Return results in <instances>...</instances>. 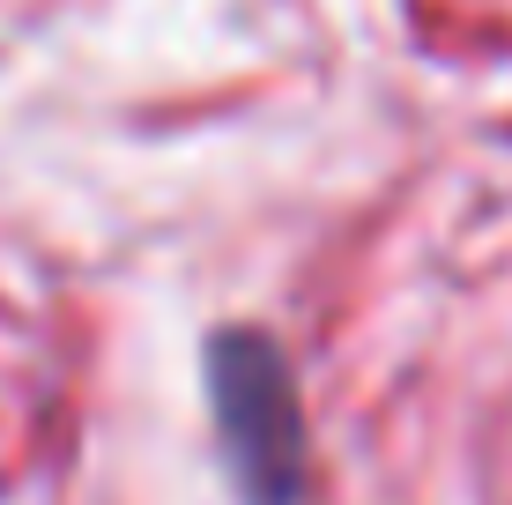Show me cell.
<instances>
[{
    "label": "cell",
    "mask_w": 512,
    "mask_h": 505,
    "mask_svg": "<svg viewBox=\"0 0 512 505\" xmlns=\"http://www.w3.org/2000/svg\"><path fill=\"white\" fill-rule=\"evenodd\" d=\"M208 402H216L223 461H231L245 505H297L305 439H297V394H290L275 342L216 335V350H208Z\"/></svg>",
    "instance_id": "cell-1"
}]
</instances>
